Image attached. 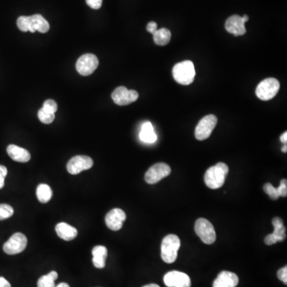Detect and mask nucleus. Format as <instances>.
I'll return each mask as SVG.
<instances>
[{"label": "nucleus", "instance_id": "21", "mask_svg": "<svg viewBox=\"0 0 287 287\" xmlns=\"http://www.w3.org/2000/svg\"><path fill=\"white\" fill-rule=\"evenodd\" d=\"M153 35L154 43L158 46H166L171 40V32L167 28L157 30Z\"/></svg>", "mask_w": 287, "mask_h": 287}, {"label": "nucleus", "instance_id": "27", "mask_svg": "<svg viewBox=\"0 0 287 287\" xmlns=\"http://www.w3.org/2000/svg\"><path fill=\"white\" fill-rule=\"evenodd\" d=\"M263 190L265 191L266 193L271 197V199H274V200H276L279 198V195H278V191H277V188H274L271 184H266L264 186H263Z\"/></svg>", "mask_w": 287, "mask_h": 287}, {"label": "nucleus", "instance_id": "8", "mask_svg": "<svg viewBox=\"0 0 287 287\" xmlns=\"http://www.w3.org/2000/svg\"><path fill=\"white\" fill-rule=\"evenodd\" d=\"M98 64L99 61L97 56L93 53H85L77 59L76 69L81 75H91L98 68Z\"/></svg>", "mask_w": 287, "mask_h": 287}, {"label": "nucleus", "instance_id": "32", "mask_svg": "<svg viewBox=\"0 0 287 287\" xmlns=\"http://www.w3.org/2000/svg\"><path fill=\"white\" fill-rule=\"evenodd\" d=\"M278 278H279L282 282L286 285L287 284V267H284L280 269L279 271H278Z\"/></svg>", "mask_w": 287, "mask_h": 287}, {"label": "nucleus", "instance_id": "30", "mask_svg": "<svg viewBox=\"0 0 287 287\" xmlns=\"http://www.w3.org/2000/svg\"><path fill=\"white\" fill-rule=\"evenodd\" d=\"M278 195L280 196L285 197L287 195V181L285 179H283L281 181L280 185L277 188Z\"/></svg>", "mask_w": 287, "mask_h": 287}, {"label": "nucleus", "instance_id": "40", "mask_svg": "<svg viewBox=\"0 0 287 287\" xmlns=\"http://www.w3.org/2000/svg\"><path fill=\"white\" fill-rule=\"evenodd\" d=\"M242 18H243V21H244L245 23H246V22H247V21L249 20V17L247 16V15H243Z\"/></svg>", "mask_w": 287, "mask_h": 287}, {"label": "nucleus", "instance_id": "25", "mask_svg": "<svg viewBox=\"0 0 287 287\" xmlns=\"http://www.w3.org/2000/svg\"><path fill=\"white\" fill-rule=\"evenodd\" d=\"M14 214V209L10 205L2 204L0 205V221L9 219Z\"/></svg>", "mask_w": 287, "mask_h": 287}, {"label": "nucleus", "instance_id": "5", "mask_svg": "<svg viewBox=\"0 0 287 287\" xmlns=\"http://www.w3.org/2000/svg\"><path fill=\"white\" fill-rule=\"evenodd\" d=\"M195 232L197 236L205 244H212L216 239L215 228L210 221L200 218L197 219L195 224Z\"/></svg>", "mask_w": 287, "mask_h": 287}, {"label": "nucleus", "instance_id": "24", "mask_svg": "<svg viewBox=\"0 0 287 287\" xmlns=\"http://www.w3.org/2000/svg\"><path fill=\"white\" fill-rule=\"evenodd\" d=\"M58 276V273L53 271L43 275L38 281V287H55V280Z\"/></svg>", "mask_w": 287, "mask_h": 287}, {"label": "nucleus", "instance_id": "4", "mask_svg": "<svg viewBox=\"0 0 287 287\" xmlns=\"http://www.w3.org/2000/svg\"><path fill=\"white\" fill-rule=\"evenodd\" d=\"M279 88V81L274 77H269L259 84L256 88V96L262 101H269L277 95Z\"/></svg>", "mask_w": 287, "mask_h": 287}, {"label": "nucleus", "instance_id": "17", "mask_svg": "<svg viewBox=\"0 0 287 287\" xmlns=\"http://www.w3.org/2000/svg\"><path fill=\"white\" fill-rule=\"evenodd\" d=\"M9 157L17 162L26 163L31 160V154L26 149L15 145H10L7 149Z\"/></svg>", "mask_w": 287, "mask_h": 287}, {"label": "nucleus", "instance_id": "36", "mask_svg": "<svg viewBox=\"0 0 287 287\" xmlns=\"http://www.w3.org/2000/svg\"><path fill=\"white\" fill-rule=\"evenodd\" d=\"M0 287H11V285L5 278L0 277Z\"/></svg>", "mask_w": 287, "mask_h": 287}, {"label": "nucleus", "instance_id": "22", "mask_svg": "<svg viewBox=\"0 0 287 287\" xmlns=\"http://www.w3.org/2000/svg\"><path fill=\"white\" fill-rule=\"evenodd\" d=\"M36 195L39 202L46 204L51 199L53 191L51 188L46 184H41L36 190Z\"/></svg>", "mask_w": 287, "mask_h": 287}, {"label": "nucleus", "instance_id": "26", "mask_svg": "<svg viewBox=\"0 0 287 287\" xmlns=\"http://www.w3.org/2000/svg\"><path fill=\"white\" fill-rule=\"evenodd\" d=\"M38 117H39V119L40 120L41 122L46 124V125L52 123L54 118H55L54 113H50V112H46L42 108L38 112Z\"/></svg>", "mask_w": 287, "mask_h": 287}, {"label": "nucleus", "instance_id": "20", "mask_svg": "<svg viewBox=\"0 0 287 287\" xmlns=\"http://www.w3.org/2000/svg\"><path fill=\"white\" fill-rule=\"evenodd\" d=\"M140 138L142 141L148 144L154 143L157 141V136L155 133L151 122H147L143 124L140 133Z\"/></svg>", "mask_w": 287, "mask_h": 287}, {"label": "nucleus", "instance_id": "35", "mask_svg": "<svg viewBox=\"0 0 287 287\" xmlns=\"http://www.w3.org/2000/svg\"><path fill=\"white\" fill-rule=\"evenodd\" d=\"M147 31L149 33L154 34L157 31V22H150L148 23Z\"/></svg>", "mask_w": 287, "mask_h": 287}, {"label": "nucleus", "instance_id": "38", "mask_svg": "<svg viewBox=\"0 0 287 287\" xmlns=\"http://www.w3.org/2000/svg\"><path fill=\"white\" fill-rule=\"evenodd\" d=\"M55 287H70V285H69V284L66 283V282H61V283L56 285Z\"/></svg>", "mask_w": 287, "mask_h": 287}, {"label": "nucleus", "instance_id": "3", "mask_svg": "<svg viewBox=\"0 0 287 287\" xmlns=\"http://www.w3.org/2000/svg\"><path fill=\"white\" fill-rule=\"evenodd\" d=\"M181 247V239L176 235L165 236L161 243V259L166 263H173L177 260Z\"/></svg>", "mask_w": 287, "mask_h": 287}, {"label": "nucleus", "instance_id": "29", "mask_svg": "<svg viewBox=\"0 0 287 287\" xmlns=\"http://www.w3.org/2000/svg\"><path fill=\"white\" fill-rule=\"evenodd\" d=\"M26 17L20 16L17 20V26L20 30L21 32H27V22H26Z\"/></svg>", "mask_w": 287, "mask_h": 287}, {"label": "nucleus", "instance_id": "1", "mask_svg": "<svg viewBox=\"0 0 287 287\" xmlns=\"http://www.w3.org/2000/svg\"><path fill=\"white\" fill-rule=\"evenodd\" d=\"M228 166L224 163H218L207 170L205 181L207 186L212 189H218L223 186L226 175L228 173Z\"/></svg>", "mask_w": 287, "mask_h": 287}, {"label": "nucleus", "instance_id": "23", "mask_svg": "<svg viewBox=\"0 0 287 287\" xmlns=\"http://www.w3.org/2000/svg\"><path fill=\"white\" fill-rule=\"evenodd\" d=\"M273 226H274V232L273 234L276 237L278 242L283 241L285 239V227L283 225V221L282 219L278 217H275L272 220Z\"/></svg>", "mask_w": 287, "mask_h": 287}, {"label": "nucleus", "instance_id": "14", "mask_svg": "<svg viewBox=\"0 0 287 287\" xmlns=\"http://www.w3.org/2000/svg\"><path fill=\"white\" fill-rule=\"evenodd\" d=\"M225 29L228 33L234 35L235 36H241L247 32L243 18L237 15H232L226 19Z\"/></svg>", "mask_w": 287, "mask_h": 287}, {"label": "nucleus", "instance_id": "33", "mask_svg": "<svg viewBox=\"0 0 287 287\" xmlns=\"http://www.w3.org/2000/svg\"><path fill=\"white\" fill-rule=\"evenodd\" d=\"M90 8L94 10H98L102 5V0H85Z\"/></svg>", "mask_w": 287, "mask_h": 287}, {"label": "nucleus", "instance_id": "39", "mask_svg": "<svg viewBox=\"0 0 287 287\" xmlns=\"http://www.w3.org/2000/svg\"><path fill=\"white\" fill-rule=\"evenodd\" d=\"M143 287H160V286H159L158 285H157V284H149V285H145V286Z\"/></svg>", "mask_w": 287, "mask_h": 287}, {"label": "nucleus", "instance_id": "19", "mask_svg": "<svg viewBox=\"0 0 287 287\" xmlns=\"http://www.w3.org/2000/svg\"><path fill=\"white\" fill-rule=\"evenodd\" d=\"M93 263L96 268L102 269L105 267V260L108 250L104 246H96L92 250Z\"/></svg>", "mask_w": 287, "mask_h": 287}, {"label": "nucleus", "instance_id": "13", "mask_svg": "<svg viewBox=\"0 0 287 287\" xmlns=\"http://www.w3.org/2000/svg\"><path fill=\"white\" fill-rule=\"evenodd\" d=\"M126 219V214L120 208H114L109 211L105 216V224L110 230L119 231L123 226Z\"/></svg>", "mask_w": 287, "mask_h": 287}, {"label": "nucleus", "instance_id": "10", "mask_svg": "<svg viewBox=\"0 0 287 287\" xmlns=\"http://www.w3.org/2000/svg\"><path fill=\"white\" fill-rule=\"evenodd\" d=\"M94 165V161L88 156H76L67 163V171L72 175H77L82 171L90 169Z\"/></svg>", "mask_w": 287, "mask_h": 287}, {"label": "nucleus", "instance_id": "37", "mask_svg": "<svg viewBox=\"0 0 287 287\" xmlns=\"http://www.w3.org/2000/svg\"><path fill=\"white\" fill-rule=\"evenodd\" d=\"M280 140L282 143L285 144L287 142V133L285 132V133H282V136L280 137Z\"/></svg>", "mask_w": 287, "mask_h": 287}, {"label": "nucleus", "instance_id": "41", "mask_svg": "<svg viewBox=\"0 0 287 287\" xmlns=\"http://www.w3.org/2000/svg\"><path fill=\"white\" fill-rule=\"evenodd\" d=\"M282 151L283 152V153H286L287 152V146H284L282 148Z\"/></svg>", "mask_w": 287, "mask_h": 287}, {"label": "nucleus", "instance_id": "2", "mask_svg": "<svg viewBox=\"0 0 287 287\" xmlns=\"http://www.w3.org/2000/svg\"><path fill=\"white\" fill-rule=\"evenodd\" d=\"M173 75L179 84L190 85L195 79V70L193 63L188 60L177 63L173 67Z\"/></svg>", "mask_w": 287, "mask_h": 287}, {"label": "nucleus", "instance_id": "9", "mask_svg": "<svg viewBox=\"0 0 287 287\" xmlns=\"http://www.w3.org/2000/svg\"><path fill=\"white\" fill-rule=\"evenodd\" d=\"M171 173V167L164 163H157L152 166L145 176V180L149 184H154L165 178Z\"/></svg>", "mask_w": 287, "mask_h": 287}, {"label": "nucleus", "instance_id": "6", "mask_svg": "<svg viewBox=\"0 0 287 287\" xmlns=\"http://www.w3.org/2000/svg\"><path fill=\"white\" fill-rule=\"evenodd\" d=\"M217 117L213 114L208 115L202 118L195 128V138L198 140H205L208 139L217 125Z\"/></svg>", "mask_w": 287, "mask_h": 287}, {"label": "nucleus", "instance_id": "16", "mask_svg": "<svg viewBox=\"0 0 287 287\" xmlns=\"http://www.w3.org/2000/svg\"><path fill=\"white\" fill-rule=\"evenodd\" d=\"M239 283V278L235 273L222 271L214 281L213 287H236Z\"/></svg>", "mask_w": 287, "mask_h": 287}, {"label": "nucleus", "instance_id": "12", "mask_svg": "<svg viewBox=\"0 0 287 287\" xmlns=\"http://www.w3.org/2000/svg\"><path fill=\"white\" fill-rule=\"evenodd\" d=\"M164 284L167 287H191V279L185 273L173 271L164 277Z\"/></svg>", "mask_w": 287, "mask_h": 287}, {"label": "nucleus", "instance_id": "7", "mask_svg": "<svg viewBox=\"0 0 287 287\" xmlns=\"http://www.w3.org/2000/svg\"><path fill=\"white\" fill-rule=\"evenodd\" d=\"M27 246V239L25 235L17 232L12 235L11 237L4 245V251L9 255L19 254L22 252Z\"/></svg>", "mask_w": 287, "mask_h": 287}, {"label": "nucleus", "instance_id": "31", "mask_svg": "<svg viewBox=\"0 0 287 287\" xmlns=\"http://www.w3.org/2000/svg\"><path fill=\"white\" fill-rule=\"evenodd\" d=\"M8 175V169L4 165H0V189H2L5 184V178Z\"/></svg>", "mask_w": 287, "mask_h": 287}, {"label": "nucleus", "instance_id": "18", "mask_svg": "<svg viewBox=\"0 0 287 287\" xmlns=\"http://www.w3.org/2000/svg\"><path fill=\"white\" fill-rule=\"evenodd\" d=\"M55 232L58 236L65 241H72L77 236V230L74 226L63 222L56 225Z\"/></svg>", "mask_w": 287, "mask_h": 287}, {"label": "nucleus", "instance_id": "34", "mask_svg": "<svg viewBox=\"0 0 287 287\" xmlns=\"http://www.w3.org/2000/svg\"><path fill=\"white\" fill-rule=\"evenodd\" d=\"M264 241H265V243L267 245H273L275 244V243H278V240H277L276 237L274 236V235L270 234L265 238L264 239Z\"/></svg>", "mask_w": 287, "mask_h": 287}, {"label": "nucleus", "instance_id": "11", "mask_svg": "<svg viewBox=\"0 0 287 287\" xmlns=\"http://www.w3.org/2000/svg\"><path fill=\"white\" fill-rule=\"evenodd\" d=\"M112 99L118 105H127L138 99V93L135 91H129L126 87H120L112 92Z\"/></svg>", "mask_w": 287, "mask_h": 287}, {"label": "nucleus", "instance_id": "28", "mask_svg": "<svg viewBox=\"0 0 287 287\" xmlns=\"http://www.w3.org/2000/svg\"><path fill=\"white\" fill-rule=\"evenodd\" d=\"M42 109L46 112H50V113H55L58 110V105L55 101H53V100H46L43 103Z\"/></svg>", "mask_w": 287, "mask_h": 287}, {"label": "nucleus", "instance_id": "15", "mask_svg": "<svg viewBox=\"0 0 287 287\" xmlns=\"http://www.w3.org/2000/svg\"><path fill=\"white\" fill-rule=\"evenodd\" d=\"M27 31L32 33L39 32L46 33L50 30V24L41 15H34L26 17Z\"/></svg>", "mask_w": 287, "mask_h": 287}]
</instances>
